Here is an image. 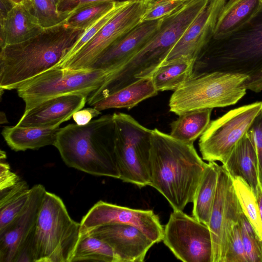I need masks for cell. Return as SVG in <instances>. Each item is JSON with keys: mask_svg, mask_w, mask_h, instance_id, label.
<instances>
[{"mask_svg": "<svg viewBox=\"0 0 262 262\" xmlns=\"http://www.w3.org/2000/svg\"><path fill=\"white\" fill-rule=\"evenodd\" d=\"M150 139V186L164 196L173 210L183 211L193 202L208 163L193 144L157 128L151 129Z\"/></svg>", "mask_w": 262, "mask_h": 262, "instance_id": "6da1fadb", "label": "cell"}, {"mask_svg": "<svg viewBox=\"0 0 262 262\" xmlns=\"http://www.w3.org/2000/svg\"><path fill=\"white\" fill-rule=\"evenodd\" d=\"M85 30L66 22L44 29L25 41L0 52V89L16 90L24 82L59 64Z\"/></svg>", "mask_w": 262, "mask_h": 262, "instance_id": "7a4b0ae2", "label": "cell"}, {"mask_svg": "<svg viewBox=\"0 0 262 262\" xmlns=\"http://www.w3.org/2000/svg\"><path fill=\"white\" fill-rule=\"evenodd\" d=\"M54 146L69 167L94 176L120 178L113 115L84 125L70 124L60 128Z\"/></svg>", "mask_w": 262, "mask_h": 262, "instance_id": "3957f363", "label": "cell"}, {"mask_svg": "<svg viewBox=\"0 0 262 262\" xmlns=\"http://www.w3.org/2000/svg\"><path fill=\"white\" fill-rule=\"evenodd\" d=\"M80 229L62 200L47 191L31 246V262H71Z\"/></svg>", "mask_w": 262, "mask_h": 262, "instance_id": "277c9868", "label": "cell"}, {"mask_svg": "<svg viewBox=\"0 0 262 262\" xmlns=\"http://www.w3.org/2000/svg\"><path fill=\"white\" fill-rule=\"evenodd\" d=\"M249 77L222 71L193 74L171 95L169 111L180 115L195 110L234 105L246 94L244 83Z\"/></svg>", "mask_w": 262, "mask_h": 262, "instance_id": "5b68a950", "label": "cell"}, {"mask_svg": "<svg viewBox=\"0 0 262 262\" xmlns=\"http://www.w3.org/2000/svg\"><path fill=\"white\" fill-rule=\"evenodd\" d=\"M208 70L250 75L262 68V8L239 30L226 38L212 39L202 57Z\"/></svg>", "mask_w": 262, "mask_h": 262, "instance_id": "8992f818", "label": "cell"}, {"mask_svg": "<svg viewBox=\"0 0 262 262\" xmlns=\"http://www.w3.org/2000/svg\"><path fill=\"white\" fill-rule=\"evenodd\" d=\"M110 72L99 69L52 68L24 82L16 89L26 112L53 98L70 94L88 96L104 82Z\"/></svg>", "mask_w": 262, "mask_h": 262, "instance_id": "52a82bcc", "label": "cell"}, {"mask_svg": "<svg viewBox=\"0 0 262 262\" xmlns=\"http://www.w3.org/2000/svg\"><path fill=\"white\" fill-rule=\"evenodd\" d=\"M113 115L119 179L140 188L150 186L151 129L128 114L117 113Z\"/></svg>", "mask_w": 262, "mask_h": 262, "instance_id": "ba28073f", "label": "cell"}, {"mask_svg": "<svg viewBox=\"0 0 262 262\" xmlns=\"http://www.w3.org/2000/svg\"><path fill=\"white\" fill-rule=\"evenodd\" d=\"M209 0H192L162 18L161 25L149 41L125 63L128 72L139 78L150 77L166 59L188 26Z\"/></svg>", "mask_w": 262, "mask_h": 262, "instance_id": "9c48e42d", "label": "cell"}, {"mask_svg": "<svg viewBox=\"0 0 262 262\" xmlns=\"http://www.w3.org/2000/svg\"><path fill=\"white\" fill-rule=\"evenodd\" d=\"M261 110L262 101H256L231 110L210 121L199 139L202 159L224 163Z\"/></svg>", "mask_w": 262, "mask_h": 262, "instance_id": "30bf717a", "label": "cell"}, {"mask_svg": "<svg viewBox=\"0 0 262 262\" xmlns=\"http://www.w3.org/2000/svg\"><path fill=\"white\" fill-rule=\"evenodd\" d=\"M162 241L184 262H212V243L208 226L182 210H174L164 228Z\"/></svg>", "mask_w": 262, "mask_h": 262, "instance_id": "8fae6325", "label": "cell"}, {"mask_svg": "<svg viewBox=\"0 0 262 262\" xmlns=\"http://www.w3.org/2000/svg\"><path fill=\"white\" fill-rule=\"evenodd\" d=\"M149 2L139 0L125 4L75 55L57 67L87 69L116 40L141 21Z\"/></svg>", "mask_w": 262, "mask_h": 262, "instance_id": "7c38bea8", "label": "cell"}, {"mask_svg": "<svg viewBox=\"0 0 262 262\" xmlns=\"http://www.w3.org/2000/svg\"><path fill=\"white\" fill-rule=\"evenodd\" d=\"M242 211L232 178L219 165L215 196L208 226L212 243V262H223L228 235L233 225L238 223Z\"/></svg>", "mask_w": 262, "mask_h": 262, "instance_id": "4fadbf2b", "label": "cell"}, {"mask_svg": "<svg viewBox=\"0 0 262 262\" xmlns=\"http://www.w3.org/2000/svg\"><path fill=\"white\" fill-rule=\"evenodd\" d=\"M46 191L41 184L31 188L25 209L12 225L0 235V262H31V246Z\"/></svg>", "mask_w": 262, "mask_h": 262, "instance_id": "5bb4252c", "label": "cell"}, {"mask_svg": "<svg viewBox=\"0 0 262 262\" xmlns=\"http://www.w3.org/2000/svg\"><path fill=\"white\" fill-rule=\"evenodd\" d=\"M124 224L141 230L155 243L162 241L164 227L152 210L133 209L99 201L89 210L81 222V235L108 224Z\"/></svg>", "mask_w": 262, "mask_h": 262, "instance_id": "9a60e30c", "label": "cell"}, {"mask_svg": "<svg viewBox=\"0 0 262 262\" xmlns=\"http://www.w3.org/2000/svg\"><path fill=\"white\" fill-rule=\"evenodd\" d=\"M227 1L209 0L188 26L164 61L183 56L196 62L213 38L219 15Z\"/></svg>", "mask_w": 262, "mask_h": 262, "instance_id": "2e32d148", "label": "cell"}, {"mask_svg": "<svg viewBox=\"0 0 262 262\" xmlns=\"http://www.w3.org/2000/svg\"><path fill=\"white\" fill-rule=\"evenodd\" d=\"M162 18L141 21L112 43L87 69L102 70L111 73L118 69L152 37Z\"/></svg>", "mask_w": 262, "mask_h": 262, "instance_id": "e0dca14e", "label": "cell"}, {"mask_svg": "<svg viewBox=\"0 0 262 262\" xmlns=\"http://www.w3.org/2000/svg\"><path fill=\"white\" fill-rule=\"evenodd\" d=\"M88 234L107 243L119 262L143 261L147 252L156 244L139 229L127 224H108Z\"/></svg>", "mask_w": 262, "mask_h": 262, "instance_id": "ac0fdd59", "label": "cell"}, {"mask_svg": "<svg viewBox=\"0 0 262 262\" xmlns=\"http://www.w3.org/2000/svg\"><path fill=\"white\" fill-rule=\"evenodd\" d=\"M88 97L83 94H70L48 99L24 112L16 125L43 127L62 124L84 106Z\"/></svg>", "mask_w": 262, "mask_h": 262, "instance_id": "d6986e66", "label": "cell"}, {"mask_svg": "<svg viewBox=\"0 0 262 262\" xmlns=\"http://www.w3.org/2000/svg\"><path fill=\"white\" fill-rule=\"evenodd\" d=\"M0 26L1 49L25 41L44 29L24 1L12 8Z\"/></svg>", "mask_w": 262, "mask_h": 262, "instance_id": "ffe728a7", "label": "cell"}, {"mask_svg": "<svg viewBox=\"0 0 262 262\" xmlns=\"http://www.w3.org/2000/svg\"><path fill=\"white\" fill-rule=\"evenodd\" d=\"M232 179L243 178L256 194L259 185L257 158L248 132L237 143L222 165Z\"/></svg>", "mask_w": 262, "mask_h": 262, "instance_id": "44dd1931", "label": "cell"}, {"mask_svg": "<svg viewBox=\"0 0 262 262\" xmlns=\"http://www.w3.org/2000/svg\"><path fill=\"white\" fill-rule=\"evenodd\" d=\"M262 8V0H227L217 20L213 39L227 37L251 20Z\"/></svg>", "mask_w": 262, "mask_h": 262, "instance_id": "7402d4cb", "label": "cell"}, {"mask_svg": "<svg viewBox=\"0 0 262 262\" xmlns=\"http://www.w3.org/2000/svg\"><path fill=\"white\" fill-rule=\"evenodd\" d=\"M60 123L50 126H5L2 135L10 148L15 151L38 149L55 145Z\"/></svg>", "mask_w": 262, "mask_h": 262, "instance_id": "603a6c76", "label": "cell"}, {"mask_svg": "<svg viewBox=\"0 0 262 262\" xmlns=\"http://www.w3.org/2000/svg\"><path fill=\"white\" fill-rule=\"evenodd\" d=\"M158 93L151 77L143 78L117 90L92 106L100 112L110 108L130 109Z\"/></svg>", "mask_w": 262, "mask_h": 262, "instance_id": "cb8c5ba5", "label": "cell"}, {"mask_svg": "<svg viewBox=\"0 0 262 262\" xmlns=\"http://www.w3.org/2000/svg\"><path fill=\"white\" fill-rule=\"evenodd\" d=\"M195 62L182 56L161 63L150 76L158 92L177 90L193 75Z\"/></svg>", "mask_w": 262, "mask_h": 262, "instance_id": "d4e9b609", "label": "cell"}, {"mask_svg": "<svg viewBox=\"0 0 262 262\" xmlns=\"http://www.w3.org/2000/svg\"><path fill=\"white\" fill-rule=\"evenodd\" d=\"M30 189L26 181L20 180L14 185L1 190L0 235L12 225L25 209Z\"/></svg>", "mask_w": 262, "mask_h": 262, "instance_id": "484cf974", "label": "cell"}, {"mask_svg": "<svg viewBox=\"0 0 262 262\" xmlns=\"http://www.w3.org/2000/svg\"><path fill=\"white\" fill-rule=\"evenodd\" d=\"M219 165L215 162H208L192 202V216L207 226L215 196Z\"/></svg>", "mask_w": 262, "mask_h": 262, "instance_id": "4316f807", "label": "cell"}, {"mask_svg": "<svg viewBox=\"0 0 262 262\" xmlns=\"http://www.w3.org/2000/svg\"><path fill=\"white\" fill-rule=\"evenodd\" d=\"M212 110H195L178 115L170 124V136L181 142L193 144L209 125Z\"/></svg>", "mask_w": 262, "mask_h": 262, "instance_id": "83f0119b", "label": "cell"}, {"mask_svg": "<svg viewBox=\"0 0 262 262\" xmlns=\"http://www.w3.org/2000/svg\"><path fill=\"white\" fill-rule=\"evenodd\" d=\"M119 262L112 247L105 242L90 234L80 236L73 261Z\"/></svg>", "mask_w": 262, "mask_h": 262, "instance_id": "f1b7e54d", "label": "cell"}, {"mask_svg": "<svg viewBox=\"0 0 262 262\" xmlns=\"http://www.w3.org/2000/svg\"><path fill=\"white\" fill-rule=\"evenodd\" d=\"M119 4L101 1L81 5L71 12L66 23L73 28L86 30Z\"/></svg>", "mask_w": 262, "mask_h": 262, "instance_id": "f546056e", "label": "cell"}, {"mask_svg": "<svg viewBox=\"0 0 262 262\" xmlns=\"http://www.w3.org/2000/svg\"><path fill=\"white\" fill-rule=\"evenodd\" d=\"M232 180L242 211L262 241V221L256 194L243 178L237 177Z\"/></svg>", "mask_w": 262, "mask_h": 262, "instance_id": "4dcf8cb0", "label": "cell"}, {"mask_svg": "<svg viewBox=\"0 0 262 262\" xmlns=\"http://www.w3.org/2000/svg\"><path fill=\"white\" fill-rule=\"evenodd\" d=\"M32 13L43 28L56 26L66 22L71 13L59 12L49 0H24Z\"/></svg>", "mask_w": 262, "mask_h": 262, "instance_id": "1f68e13d", "label": "cell"}, {"mask_svg": "<svg viewBox=\"0 0 262 262\" xmlns=\"http://www.w3.org/2000/svg\"><path fill=\"white\" fill-rule=\"evenodd\" d=\"M238 224L248 262H262V241L243 211Z\"/></svg>", "mask_w": 262, "mask_h": 262, "instance_id": "d6a6232c", "label": "cell"}, {"mask_svg": "<svg viewBox=\"0 0 262 262\" xmlns=\"http://www.w3.org/2000/svg\"><path fill=\"white\" fill-rule=\"evenodd\" d=\"M192 0H149L141 21L162 18L182 8Z\"/></svg>", "mask_w": 262, "mask_h": 262, "instance_id": "836d02e7", "label": "cell"}, {"mask_svg": "<svg viewBox=\"0 0 262 262\" xmlns=\"http://www.w3.org/2000/svg\"><path fill=\"white\" fill-rule=\"evenodd\" d=\"M223 262H248L238 223L233 225L228 235Z\"/></svg>", "mask_w": 262, "mask_h": 262, "instance_id": "e575fe53", "label": "cell"}, {"mask_svg": "<svg viewBox=\"0 0 262 262\" xmlns=\"http://www.w3.org/2000/svg\"><path fill=\"white\" fill-rule=\"evenodd\" d=\"M127 4V3H126ZM126 4H119L97 20L92 26L85 31L81 37L72 47L64 60L57 67L75 55L86 43L93 37L113 18L117 13Z\"/></svg>", "mask_w": 262, "mask_h": 262, "instance_id": "d590c367", "label": "cell"}, {"mask_svg": "<svg viewBox=\"0 0 262 262\" xmlns=\"http://www.w3.org/2000/svg\"><path fill=\"white\" fill-rule=\"evenodd\" d=\"M248 134L255 148L259 183L262 186V110L255 119L248 131Z\"/></svg>", "mask_w": 262, "mask_h": 262, "instance_id": "8d00e7d4", "label": "cell"}, {"mask_svg": "<svg viewBox=\"0 0 262 262\" xmlns=\"http://www.w3.org/2000/svg\"><path fill=\"white\" fill-rule=\"evenodd\" d=\"M101 1H109L117 3L126 4L139 0H63L58 6L57 9L60 12L71 13L81 5Z\"/></svg>", "mask_w": 262, "mask_h": 262, "instance_id": "74e56055", "label": "cell"}, {"mask_svg": "<svg viewBox=\"0 0 262 262\" xmlns=\"http://www.w3.org/2000/svg\"><path fill=\"white\" fill-rule=\"evenodd\" d=\"M20 180L19 178L11 171L8 163L1 160L0 189L2 190L10 187Z\"/></svg>", "mask_w": 262, "mask_h": 262, "instance_id": "f35d334b", "label": "cell"}, {"mask_svg": "<svg viewBox=\"0 0 262 262\" xmlns=\"http://www.w3.org/2000/svg\"><path fill=\"white\" fill-rule=\"evenodd\" d=\"M100 114L101 112L92 106V107L78 111L73 114L72 118L76 124L79 125H84L89 123L93 118L98 116Z\"/></svg>", "mask_w": 262, "mask_h": 262, "instance_id": "ab89813d", "label": "cell"}, {"mask_svg": "<svg viewBox=\"0 0 262 262\" xmlns=\"http://www.w3.org/2000/svg\"><path fill=\"white\" fill-rule=\"evenodd\" d=\"M244 83L247 90L259 93L262 91V68L249 75Z\"/></svg>", "mask_w": 262, "mask_h": 262, "instance_id": "60d3db41", "label": "cell"}, {"mask_svg": "<svg viewBox=\"0 0 262 262\" xmlns=\"http://www.w3.org/2000/svg\"><path fill=\"white\" fill-rule=\"evenodd\" d=\"M0 23L6 19L8 12L15 5L11 0H0Z\"/></svg>", "mask_w": 262, "mask_h": 262, "instance_id": "b9f144b4", "label": "cell"}, {"mask_svg": "<svg viewBox=\"0 0 262 262\" xmlns=\"http://www.w3.org/2000/svg\"><path fill=\"white\" fill-rule=\"evenodd\" d=\"M256 196L259 206L261 219L262 221V186L259 183L256 192Z\"/></svg>", "mask_w": 262, "mask_h": 262, "instance_id": "7bdbcfd3", "label": "cell"}, {"mask_svg": "<svg viewBox=\"0 0 262 262\" xmlns=\"http://www.w3.org/2000/svg\"><path fill=\"white\" fill-rule=\"evenodd\" d=\"M0 116H1V119H0L1 124H4V123L5 124V123H8V121L7 120V119L6 118L5 114L4 112H1Z\"/></svg>", "mask_w": 262, "mask_h": 262, "instance_id": "ee69618b", "label": "cell"}, {"mask_svg": "<svg viewBox=\"0 0 262 262\" xmlns=\"http://www.w3.org/2000/svg\"><path fill=\"white\" fill-rule=\"evenodd\" d=\"M52 4H53L57 8H58L59 4L62 2L63 0H49Z\"/></svg>", "mask_w": 262, "mask_h": 262, "instance_id": "f6af8a7d", "label": "cell"}, {"mask_svg": "<svg viewBox=\"0 0 262 262\" xmlns=\"http://www.w3.org/2000/svg\"><path fill=\"white\" fill-rule=\"evenodd\" d=\"M15 5L20 4L24 2V0H11Z\"/></svg>", "mask_w": 262, "mask_h": 262, "instance_id": "bcb514c9", "label": "cell"}]
</instances>
